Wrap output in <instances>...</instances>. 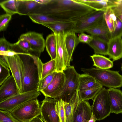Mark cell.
<instances>
[{
  "instance_id": "4",
  "label": "cell",
  "mask_w": 122,
  "mask_h": 122,
  "mask_svg": "<svg viewBox=\"0 0 122 122\" xmlns=\"http://www.w3.org/2000/svg\"><path fill=\"white\" fill-rule=\"evenodd\" d=\"M10 112L19 122H30L41 115L39 102L37 99L31 100L16 107Z\"/></svg>"
},
{
  "instance_id": "43",
  "label": "cell",
  "mask_w": 122,
  "mask_h": 122,
  "mask_svg": "<svg viewBox=\"0 0 122 122\" xmlns=\"http://www.w3.org/2000/svg\"><path fill=\"white\" fill-rule=\"evenodd\" d=\"M51 0H34L35 1L41 4L46 5L49 3Z\"/></svg>"
},
{
  "instance_id": "21",
  "label": "cell",
  "mask_w": 122,
  "mask_h": 122,
  "mask_svg": "<svg viewBox=\"0 0 122 122\" xmlns=\"http://www.w3.org/2000/svg\"><path fill=\"white\" fill-rule=\"evenodd\" d=\"M42 5L34 0H18V14L28 15Z\"/></svg>"
},
{
  "instance_id": "17",
  "label": "cell",
  "mask_w": 122,
  "mask_h": 122,
  "mask_svg": "<svg viewBox=\"0 0 122 122\" xmlns=\"http://www.w3.org/2000/svg\"><path fill=\"white\" fill-rule=\"evenodd\" d=\"M75 21L73 20L59 21L41 24L51 30L54 34L61 32L65 33L71 31L74 27Z\"/></svg>"
},
{
  "instance_id": "1",
  "label": "cell",
  "mask_w": 122,
  "mask_h": 122,
  "mask_svg": "<svg viewBox=\"0 0 122 122\" xmlns=\"http://www.w3.org/2000/svg\"><path fill=\"white\" fill-rule=\"evenodd\" d=\"M45 6V11L40 13L48 14L62 20H72L95 10L79 0H51Z\"/></svg>"
},
{
  "instance_id": "23",
  "label": "cell",
  "mask_w": 122,
  "mask_h": 122,
  "mask_svg": "<svg viewBox=\"0 0 122 122\" xmlns=\"http://www.w3.org/2000/svg\"><path fill=\"white\" fill-rule=\"evenodd\" d=\"M102 85L94 78L86 74H79L78 91H81Z\"/></svg>"
},
{
  "instance_id": "36",
  "label": "cell",
  "mask_w": 122,
  "mask_h": 122,
  "mask_svg": "<svg viewBox=\"0 0 122 122\" xmlns=\"http://www.w3.org/2000/svg\"><path fill=\"white\" fill-rule=\"evenodd\" d=\"M0 122H19L10 112L0 110Z\"/></svg>"
},
{
  "instance_id": "39",
  "label": "cell",
  "mask_w": 122,
  "mask_h": 122,
  "mask_svg": "<svg viewBox=\"0 0 122 122\" xmlns=\"http://www.w3.org/2000/svg\"><path fill=\"white\" fill-rule=\"evenodd\" d=\"M13 44L10 43L4 38L0 39V52H5L13 50Z\"/></svg>"
},
{
  "instance_id": "10",
  "label": "cell",
  "mask_w": 122,
  "mask_h": 122,
  "mask_svg": "<svg viewBox=\"0 0 122 122\" xmlns=\"http://www.w3.org/2000/svg\"><path fill=\"white\" fill-rule=\"evenodd\" d=\"M65 75L62 72H57L49 85L41 92L46 97L58 100L65 80Z\"/></svg>"
},
{
  "instance_id": "19",
  "label": "cell",
  "mask_w": 122,
  "mask_h": 122,
  "mask_svg": "<svg viewBox=\"0 0 122 122\" xmlns=\"http://www.w3.org/2000/svg\"><path fill=\"white\" fill-rule=\"evenodd\" d=\"M85 32L108 42L109 39V35L110 32L104 17L98 23L86 30Z\"/></svg>"
},
{
  "instance_id": "24",
  "label": "cell",
  "mask_w": 122,
  "mask_h": 122,
  "mask_svg": "<svg viewBox=\"0 0 122 122\" xmlns=\"http://www.w3.org/2000/svg\"><path fill=\"white\" fill-rule=\"evenodd\" d=\"M88 45L94 50L95 54L107 55V41L100 37L93 36L92 40Z\"/></svg>"
},
{
  "instance_id": "15",
  "label": "cell",
  "mask_w": 122,
  "mask_h": 122,
  "mask_svg": "<svg viewBox=\"0 0 122 122\" xmlns=\"http://www.w3.org/2000/svg\"><path fill=\"white\" fill-rule=\"evenodd\" d=\"M20 93L12 75L10 76L0 87V102Z\"/></svg>"
},
{
  "instance_id": "2",
  "label": "cell",
  "mask_w": 122,
  "mask_h": 122,
  "mask_svg": "<svg viewBox=\"0 0 122 122\" xmlns=\"http://www.w3.org/2000/svg\"><path fill=\"white\" fill-rule=\"evenodd\" d=\"M18 55L22 70V92L37 90L43 63L39 57L29 53H24Z\"/></svg>"
},
{
  "instance_id": "35",
  "label": "cell",
  "mask_w": 122,
  "mask_h": 122,
  "mask_svg": "<svg viewBox=\"0 0 122 122\" xmlns=\"http://www.w3.org/2000/svg\"><path fill=\"white\" fill-rule=\"evenodd\" d=\"M7 66L0 62V86L10 76V70Z\"/></svg>"
},
{
  "instance_id": "32",
  "label": "cell",
  "mask_w": 122,
  "mask_h": 122,
  "mask_svg": "<svg viewBox=\"0 0 122 122\" xmlns=\"http://www.w3.org/2000/svg\"><path fill=\"white\" fill-rule=\"evenodd\" d=\"M56 69L55 59L51 60L45 63H43L40 80L55 71Z\"/></svg>"
},
{
  "instance_id": "13",
  "label": "cell",
  "mask_w": 122,
  "mask_h": 122,
  "mask_svg": "<svg viewBox=\"0 0 122 122\" xmlns=\"http://www.w3.org/2000/svg\"><path fill=\"white\" fill-rule=\"evenodd\" d=\"M92 113L88 101L80 100L71 122H88Z\"/></svg>"
},
{
  "instance_id": "47",
  "label": "cell",
  "mask_w": 122,
  "mask_h": 122,
  "mask_svg": "<svg viewBox=\"0 0 122 122\" xmlns=\"http://www.w3.org/2000/svg\"><path fill=\"white\" fill-rule=\"evenodd\" d=\"M121 4H122V2L121 3Z\"/></svg>"
},
{
  "instance_id": "29",
  "label": "cell",
  "mask_w": 122,
  "mask_h": 122,
  "mask_svg": "<svg viewBox=\"0 0 122 122\" xmlns=\"http://www.w3.org/2000/svg\"><path fill=\"white\" fill-rule=\"evenodd\" d=\"M103 17L109 30L110 34L112 33L115 30L117 18L112 7H109L106 9L104 12Z\"/></svg>"
},
{
  "instance_id": "22",
  "label": "cell",
  "mask_w": 122,
  "mask_h": 122,
  "mask_svg": "<svg viewBox=\"0 0 122 122\" xmlns=\"http://www.w3.org/2000/svg\"><path fill=\"white\" fill-rule=\"evenodd\" d=\"M65 42L69 57V64L72 60V55L75 49L80 42L76 33L70 31L66 33Z\"/></svg>"
},
{
  "instance_id": "14",
  "label": "cell",
  "mask_w": 122,
  "mask_h": 122,
  "mask_svg": "<svg viewBox=\"0 0 122 122\" xmlns=\"http://www.w3.org/2000/svg\"><path fill=\"white\" fill-rule=\"evenodd\" d=\"M19 38L27 41L30 44L33 51L40 53L44 50L45 41L41 34L29 32L22 34Z\"/></svg>"
},
{
  "instance_id": "33",
  "label": "cell",
  "mask_w": 122,
  "mask_h": 122,
  "mask_svg": "<svg viewBox=\"0 0 122 122\" xmlns=\"http://www.w3.org/2000/svg\"><path fill=\"white\" fill-rule=\"evenodd\" d=\"M64 103V102L60 99L57 101L56 104V111L59 117L60 122H66Z\"/></svg>"
},
{
  "instance_id": "6",
  "label": "cell",
  "mask_w": 122,
  "mask_h": 122,
  "mask_svg": "<svg viewBox=\"0 0 122 122\" xmlns=\"http://www.w3.org/2000/svg\"><path fill=\"white\" fill-rule=\"evenodd\" d=\"M93 100L92 110L97 120L104 119L112 113L108 90L105 88L103 87Z\"/></svg>"
},
{
  "instance_id": "31",
  "label": "cell",
  "mask_w": 122,
  "mask_h": 122,
  "mask_svg": "<svg viewBox=\"0 0 122 122\" xmlns=\"http://www.w3.org/2000/svg\"><path fill=\"white\" fill-rule=\"evenodd\" d=\"M0 5L6 13L11 15L18 14V0H9L1 2Z\"/></svg>"
},
{
  "instance_id": "34",
  "label": "cell",
  "mask_w": 122,
  "mask_h": 122,
  "mask_svg": "<svg viewBox=\"0 0 122 122\" xmlns=\"http://www.w3.org/2000/svg\"><path fill=\"white\" fill-rule=\"evenodd\" d=\"M57 72L55 71L46 76L39 81L37 90L41 92L46 88L51 82Z\"/></svg>"
},
{
  "instance_id": "12",
  "label": "cell",
  "mask_w": 122,
  "mask_h": 122,
  "mask_svg": "<svg viewBox=\"0 0 122 122\" xmlns=\"http://www.w3.org/2000/svg\"><path fill=\"white\" fill-rule=\"evenodd\" d=\"M9 68L11 71L20 93L23 92V79L21 60L19 55H16L8 56L7 60Z\"/></svg>"
},
{
  "instance_id": "20",
  "label": "cell",
  "mask_w": 122,
  "mask_h": 122,
  "mask_svg": "<svg viewBox=\"0 0 122 122\" xmlns=\"http://www.w3.org/2000/svg\"><path fill=\"white\" fill-rule=\"evenodd\" d=\"M92 7L95 10L104 12L109 7L116 6L118 3L117 0H79Z\"/></svg>"
},
{
  "instance_id": "11",
  "label": "cell",
  "mask_w": 122,
  "mask_h": 122,
  "mask_svg": "<svg viewBox=\"0 0 122 122\" xmlns=\"http://www.w3.org/2000/svg\"><path fill=\"white\" fill-rule=\"evenodd\" d=\"M58 100L45 97L40 106V118L44 122H60L55 109L56 104Z\"/></svg>"
},
{
  "instance_id": "8",
  "label": "cell",
  "mask_w": 122,
  "mask_h": 122,
  "mask_svg": "<svg viewBox=\"0 0 122 122\" xmlns=\"http://www.w3.org/2000/svg\"><path fill=\"white\" fill-rule=\"evenodd\" d=\"M104 12L95 10L87 14L74 19L75 26L71 31L75 33L84 32L100 22L103 18Z\"/></svg>"
},
{
  "instance_id": "3",
  "label": "cell",
  "mask_w": 122,
  "mask_h": 122,
  "mask_svg": "<svg viewBox=\"0 0 122 122\" xmlns=\"http://www.w3.org/2000/svg\"><path fill=\"white\" fill-rule=\"evenodd\" d=\"M81 70L94 78L103 86L115 88L122 87V75L118 71L94 68H82Z\"/></svg>"
},
{
  "instance_id": "46",
  "label": "cell",
  "mask_w": 122,
  "mask_h": 122,
  "mask_svg": "<svg viewBox=\"0 0 122 122\" xmlns=\"http://www.w3.org/2000/svg\"><path fill=\"white\" fill-rule=\"evenodd\" d=\"M121 69H122V65Z\"/></svg>"
},
{
  "instance_id": "28",
  "label": "cell",
  "mask_w": 122,
  "mask_h": 122,
  "mask_svg": "<svg viewBox=\"0 0 122 122\" xmlns=\"http://www.w3.org/2000/svg\"><path fill=\"white\" fill-rule=\"evenodd\" d=\"M45 46L51 60L55 59L56 56V44L55 34L52 33L47 36L45 41Z\"/></svg>"
},
{
  "instance_id": "42",
  "label": "cell",
  "mask_w": 122,
  "mask_h": 122,
  "mask_svg": "<svg viewBox=\"0 0 122 122\" xmlns=\"http://www.w3.org/2000/svg\"><path fill=\"white\" fill-rule=\"evenodd\" d=\"M122 2L116 6L112 7V8L117 17L122 22V5L121 4Z\"/></svg>"
},
{
  "instance_id": "41",
  "label": "cell",
  "mask_w": 122,
  "mask_h": 122,
  "mask_svg": "<svg viewBox=\"0 0 122 122\" xmlns=\"http://www.w3.org/2000/svg\"><path fill=\"white\" fill-rule=\"evenodd\" d=\"M93 38L92 36L87 35L84 32L81 33L78 37L80 42L86 43L87 44L92 41Z\"/></svg>"
},
{
  "instance_id": "27",
  "label": "cell",
  "mask_w": 122,
  "mask_h": 122,
  "mask_svg": "<svg viewBox=\"0 0 122 122\" xmlns=\"http://www.w3.org/2000/svg\"><path fill=\"white\" fill-rule=\"evenodd\" d=\"M28 16L33 22L41 25L44 23L62 20H58L50 15L46 13H33L29 14Z\"/></svg>"
},
{
  "instance_id": "25",
  "label": "cell",
  "mask_w": 122,
  "mask_h": 122,
  "mask_svg": "<svg viewBox=\"0 0 122 122\" xmlns=\"http://www.w3.org/2000/svg\"><path fill=\"white\" fill-rule=\"evenodd\" d=\"M79 101L78 92L77 91L68 102H64V108L66 122H71L73 116Z\"/></svg>"
},
{
  "instance_id": "5",
  "label": "cell",
  "mask_w": 122,
  "mask_h": 122,
  "mask_svg": "<svg viewBox=\"0 0 122 122\" xmlns=\"http://www.w3.org/2000/svg\"><path fill=\"white\" fill-rule=\"evenodd\" d=\"M63 72L65 75V80L60 99L68 102L78 91L79 74L73 66H67Z\"/></svg>"
},
{
  "instance_id": "7",
  "label": "cell",
  "mask_w": 122,
  "mask_h": 122,
  "mask_svg": "<svg viewBox=\"0 0 122 122\" xmlns=\"http://www.w3.org/2000/svg\"><path fill=\"white\" fill-rule=\"evenodd\" d=\"M41 94V92L37 90L20 93L0 102V110L10 112L25 103L37 99Z\"/></svg>"
},
{
  "instance_id": "16",
  "label": "cell",
  "mask_w": 122,
  "mask_h": 122,
  "mask_svg": "<svg viewBox=\"0 0 122 122\" xmlns=\"http://www.w3.org/2000/svg\"><path fill=\"white\" fill-rule=\"evenodd\" d=\"M121 36L110 38L108 42L107 55L113 61L122 58V39Z\"/></svg>"
},
{
  "instance_id": "26",
  "label": "cell",
  "mask_w": 122,
  "mask_h": 122,
  "mask_svg": "<svg viewBox=\"0 0 122 122\" xmlns=\"http://www.w3.org/2000/svg\"><path fill=\"white\" fill-rule=\"evenodd\" d=\"M93 62V66L101 69H109L113 66V61L110 58L99 54H94L90 56Z\"/></svg>"
},
{
  "instance_id": "45",
  "label": "cell",
  "mask_w": 122,
  "mask_h": 122,
  "mask_svg": "<svg viewBox=\"0 0 122 122\" xmlns=\"http://www.w3.org/2000/svg\"><path fill=\"white\" fill-rule=\"evenodd\" d=\"M96 120H97L96 117L92 113L91 117L88 122H95Z\"/></svg>"
},
{
  "instance_id": "30",
  "label": "cell",
  "mask_w": 122,
  "mask_h": 122,
  "mask_svg": "<svg viewBox=\"0 0 122 122\" xmlns=\"http://www.w3.org/2000/svg\"><path fill=\"white\" fill-rule=\"evenodd\" d=\"M103 87L102 85L94 87L85 90L78 91L80 100L88 101L93 99Z\"/></svg>"
},
{
  "instance_id": "40",
  "label": "cell",
  "mask_w": 122,
  "mask_h": 122,
  "mask_svg": "<svg viewBox=\"0 0 122 122\" xmlns=\"http://www.w3.org/2000/svg\"><path fill=\"white\" fill-rule=\"evenodd\" d=\"M109 35L110 38L122 36V22L117 18L115 23V30Z\"/></svg>"
},
{
  "instance_id": "38",
  "label": "cell",
  "mask_w": 122,
  "mask_h": 122,
  "mask_svg": "<svg viewBox=\"0 0 122 122\" xmlns=\"http://www.w3.org/2000/svg\"><path fill=\"white\" fill-rule=\"evenodd\" d=\"M11 15L6 13L0 16V31L4 30L12 18Z\"/></svg>"
},
{
  "instance_id": "37",
  "label": "cell",
  "mask_w": 122,
  "mask_h": 122,
  "mask_svg": "<svg viewBox=\"0 0 122 122\" xmlns=\"http://www.w3.org/2000/svg\"><path fill=\"white\" fill-rule=\"evenodd\" d=\"M13 44L14 46H17L26 53H28L30 51H33L29 43L25 40L19 38L18 41Z\"/></svg>"
},
{
  "instance_id": "18",
  "label": "cell",
  "mask_w": 122,
  "mask_h": 122,
  "mask_svg": "<svg viewBox=\"0 0 122 122\" xmlns=\"http://www.w3.org/2000/svg\"><path fill=\"white\" fill-rule=\"evenodd\" d=\"M110 102L111 113H122V91L115 88L107 89Z\"/></svg>"
},
{
  "instance_id": "9",
  "label": "cell",
  "mask_w": 122,
  "mask_h": 122,
  "mask_svg": "<svg viewBox=\"0 0 122 122\" xmlns=\"http://www.w3.org/2000/svg\"><path fill=\"white\" fill-rule=\"evenodd\" d=\"M55 34L56 44L55 71L62 72L67 66H70L69 64V57L65 42V33L61 32Z\"/></svg>"
},
{
  "instance_id": "44",
  "label": "cell",
  "mask_w": 122,
  "mask_h": 122,
  "mask_svg": "<svg viewBox=\"0 0 122 122\" xmlns=\"http://www.w3.org/2000/svg\"><path fill=\"white\" fill-rule=\"evenodd\" d=\"M30 122H44L41 119L40 117L38 116L33 119L31 120Z\"/></svg>"
}]
</instances>
